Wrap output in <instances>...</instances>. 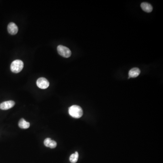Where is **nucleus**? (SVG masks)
Returning <instances> with one entry per match:
<instances>
[{"label": "nucleus", "mask_w": 163, "mask_h": 163, "mask_svg": "<svg viewBox=\"0 0 163 163\" xmlns=\"http://www.w3.org/2000/svg\"><path fill=\"white\" fill-rule=\"evenodd\" d=\"M69 115L73 117L79 118L83 115V111L80 106L73 105L70 107L68 109Z\"/></svg>", "instance_id": "f257e3e1"}, {"label": "nucleus", "mask_w": 163, "mask_h": 163, "mask_svg": "<svg viewBox=\"0 0 163 163\" xmlns=\"http://www.w3.org/2000/svg\"><path fill=\"white\" fill-rule=\"evenodd\" d=\"M24 67V63L21 60L17 59L12 62L11 63V70L14 73H19L21 71Z\"/></svg>", "instance_id": "f03ea898"}, {"label": "nucleus", "mask_w": 163, "mask_h": 163, "mask_svg": "<svg viewBox=\"0 0 163 163\" xmlns=\"http://www.w3.org/2000/svg\"><path fill=\"white\" fill-rule=\"evenodd\" d=\"M58 54L64 58H69L71 56V51L68 48L64 46L59 45L57 47Z\"/></svg>", "instance_id": "7ed1b4c3"}, {"label": "nucleus", "mask_w": 163, "mask_h": 163, "mask_svg": "<svg viewBox=\"0 0 163 163\" xmlns=\"http://www.w3.org/2000/svg\"><path fill=\"white\" fill-rule=\"evenodd\" d=\"M37 85L41 89H46L49 87L50 83L48 80L45 78H40L37 80Z\"/></svg>", "instance_id": "20e7f679"}, {"label": "nucleus", "mask_w": 163, "mask_h": 163, "mask_svg": "<svg viewBox=\"0 0 163 163\" xmlns=\"http://www.w3.org/2000/svg\"><path fill=\"white\" fill-rule=\"evenodd\" d=\"M15 105V102L12 100L6 101L0 104V109L2 110H7L13 107Z\"/></svg>", "instance_id": "39448f33"}, {"label": "nucleus", "mask_w": 163, "mask_h": 163, "mask_svg": "<svg viewBox=\"0 0 163 163\" xmlns=\"http://www.w3.org/2000/svg\"><path fill=\"white\" fill-rule=\"evenodd\" d=\"M7 30L9 34L11 35H15L18 32V26L13 22H11L8 24Z\"/></svg>", "instance_id": "423d86ee"}, {"label": "nucleus", "mask_w": 163, "mask_h": 163, "mask_svg": "<svg viewBox=\"0 0 163 163\" xmlns=\"http://www.w3.org/2000/svg\"><path fill=\"white\" fill-rule=\"evenodd\" d=\"M140 70L137 68H134L130 70L129 72V78H135L137 77L140 75Z\"/></svg>", "instance_id": "0eeeda50"}, {"label": "nucleus", "mask_w": 163, "mask_h": 163, "mask_svg": "<svg viewBox=\"0 0 163 163\" xmlns=\"http://www.w3.org/2000/svg\"><path fill=\"white\" fill-rule=\"evenodd\" d=\"M141 7L144 11L148 13L151 12L153 10V7L151 5L147 2H143L141 3Z\"/></svg>", "instance_id": "6e6552de"}, {"label": "nucleus", "mask_w": 163, "mask_h": 163, "mask_svg": "<svg viewBox=\"0 0 163 163\" xmlns=\"http://www.w3.org/2000/svg\"><path fill=\"white\" fill-rule=\"evenodd\" d=\"M18 126L21 129H26L29 128L30 126V124L28 122L25 121L24 118H21L19 122Z\"/></svg>", "instance_id": "1a4fd4ad"}, {"label": "nucleus", "mask_w": 163, "mask_h": 163, "mask_svg": "<svg viewBox=\"0 0 163 163\" xmlns=\"http://www.w3.org/2000/svg\"><path fill=\"white\" fill-rule=\"evenodd\" d=\"M78 156L79 155L77 151L75 152V153L72 154L69 157V160L71 163H76L77 162L78 160Z\"/></svg>", "instance_id": "9d476101"}, {"label": "nucleus", "mask_w": 163, "mask_h": 163, "mask_svg": "<svg viewBox=\"0 0 163 163\" xmlns=\"http://www.w3.org/2000/svg\"><path fill=\"white\" fill-rule=\"evenodd\" d=\"M52 141V140L50 138H47L46 139L43 141V143L45 144V146L46 147H48L49 145H50V143H51V141Z\"/></svg>", "instance_id": "9b49d317"}, {"label": "nucleus", "mask_w": 163, "mask_h": 163, "mask_svg": "<svg viewBox=\"0 0 163 163\" xmlns=\"http://www.w3.org/2000/svg\"><path fill=\"white\" fill-rule=\"evenodd\" d=\"M57 145V144L56 142V141H54V140H52L50 145H49V146H48V147L51 148V149L55 148L56 147Z\"/></svg>", "instance_id": "f8f14e48"}]
</instances>
